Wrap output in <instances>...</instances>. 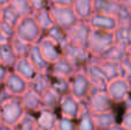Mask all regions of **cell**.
Listing matches in <instances>:
<instances>
[{
    "label": "cell",
    "mask_w": 131,
    "mask_h": 130,
    "mask_svg": "<svg viewBox=\"0 0 131 130\" xmlns=\"http://www.w3.org/2000/svg\"><path fill=\"white\" fill-rule=\"evenodd\" d=\"M114 44H115L114 32L92 29L89 37L88 50L94 59H100L102 54Z\"/></svg>",
    "instance_id": "cell-1"
},
{
    "label": "cell",
    "mask_w": 131,
    "mask_h": 130,
    "mask_svg": "<svg viewBox=\"0 0 131 130\" xmlns=\"http://www.w3.org/2000/svg\"><path fill=\"white\" fill-rule=\"evenodd\" d=\"M44 36V32L39 28L34 14L20 18L15 25V37L29 43L30 45L37 44Z\"/></svg>",
    "instance_id": "cell-2"
},
{
    "label": "cell",
    "mask_w": 131,
    "mask_h": 130,
    "mask_svg": "<svg viewBox=\"0 0 131 130\" xmlns=\"http://www.w3.org/2000/svg\"><path fill=\"white\" fill-rule=\"evenodd\" d=\"M25 114L27 112L17 97H10L0 104V122L10 128H14Z\"/></svg>",
    "instance_id": "cell-3"
},
{
    "label": "cell",
    "mask_w": 131,
    "mask_h": 130,
    "mask_svg": "<svg viewBox=\"0 0 131 130\" xmlns=\"http://www.w3.org/2000/svg\"><path fill=\"white\" fill-rule=\"evenodd\" d=\"M83 104L93 114L111 112L114 111V106H115L106 90H92L89 98Z\"/></svg>",
    "instance_id": "cell-4"
},
{
    "label": "cell",
    "mask_w": 131,
    "mask_h": 130,
    "mask_svg": "<svg viewBox=\"0 0 131 130\" xmlns=\"http://www.w3.org/2000/svg\"><path fill=\"white\" fill-rule=\"evenodd\" d=\"M93 86L84 70H77L70 77V94L84 103L91 94Z\"/></svg>",
    "instance_id": "cell-5"
},
{
    "label": "cell",
    "mask_w": 131,
    "mask_h": 130,
    "mask_svg": "<svg viewBox=\"0 0 131 130\" xmlns=\"http://www.w3.org/2000/svg\"><path fill=\"white\" fill-rule=\"evenodd\" d=\"M63 55L71 62L76 70H83L93 60V57L86 47L68 44L63 47Z\"/></svg>",
    "instance_id": "cell-6"
},
{
    "label": "cell",
    "mask_w": 131,
    "mask_h": 130,
    "mask_svg": "<svg viewBox=\"0 0 131 130\" xmlns=\"http://www.w3.org/2000/svg\"><path fill=\"white\" fill-rule=\"evenodd\" d=\"M106 91L114 101L115 105H122L125 99L131 94L130 81L124 77H117L115 80L109 81Z\"/></svg>",
    "instance_id": "cell-7"
},
{
    "label": "cell",
    "mask_w": 131,
    "mask_h": 130,
    "mask_svg": "<svg viewBox=\"0 0 131 130\" xmlns=\"http://www.w3.org/2000/svg\"><path fill=\"white\" fill-rule=\"evenodd\" d=\"M50 12L53 21H54V24L64 30L70 29L72 25H75L79 21L72 7L51 6Z\"/></svg>",
    "instance_id": "cell-8"
},
{
    "label": "cell",
    "mask_w": 131,
    "mask_h": 130,
    "mask_svg": "<svg viewBox=\"0 0 131 130\" xmlns=\"http://www.w3.org/2000/svg\"><path fill=\"white\" fill-rule=\"evenodd\" d=\"M92 28L90 27L89 22L86 21H78L75 25L67 30L68 43L76 46L88 48L89 37H90Z\"/></svg>",
    "instance_id": "cell-9"
},
{
    "label": "cell",
    "mask_w": 131,
    "mask_h": 130,
    "mask_svg": "<svg viewBox=\"0 0 131 130\" xmlns=\"http://www.w3.org/2000/svg\"><path fill=\"white\" fill-rule=\"evenodd\" d=\"M40 51L41 55L45 58V60L50 64L59 60L60 58L63 55V48L59 45L55 40H53L51 37L44 35L40 38V40L37 43Z\"/></svg>",
    "instance_id": "cell-10"
},
{
    "label": "cell",
    "mask_w": 131,
    "mask_h": 130,
    "mask_svg": "<svg viewBox=\"0 0 131 130\" xmlns=\"http://www.w3.org/2000/svg\"><path fill=\"white\" fill-rule=\"evenodd\" d=\"M82 110H83V103L79 101L77 98H75L72 94H66V96L61 97L59 105V113L60 116L69 117L72 120H77L81 114Z\"/></svg>",
    "instance_id": "cell-11"
},
{
    "label": "cell",
    "mask_w": 131,
    "mask_h": 130,
    "mask_svg": "<svg viewBox=\"0 0 131 130\" xmlns=\"http://www.w3.org/2000/svg\"><path fill=\"white\" fill-rule=\"evenodd\" d=\"M4 88L12 97L20 98L30 89V83L12 70L7 76L6 81H5Z\"/></svg>",
    "instance_id": "cell-12"
},
{
    "label": "cell",
    "mask_w": 131,
    "mask_h": 130,
    "mask_svg": "<svg viewBox=\"0 0 131 130\" xmlns=\"http://www.w3.org/2000/svg\"><path fill=\"white\" fill-rule=\"evenodd\" d=\"M83 70L88 75L89 80H90L91 84L93 86V90H106L107 89V85H108L109 81L107 78V76L105 75V73L102 71V69L100 68L99 64L95 61L92 60V62L90 64H88Z\"/></svg>",
    "instance_id": "cell-13"
},
{
    "label": "cell",
    "mask_w": 131,
    "mask_h": 130,
    "mask_svg": "<svg viewBox=\"0 0 131 130\" xmlns=\"http://www.w3.org/2000/svg\"><path fill=\"white\" fill-rule=\"evenodd\" d=\"M89 24L92 29L105 30V31L114 32L118 28L120 23L115 16L105 15V14H97L94 13L92 17L89 20Z\"/></svg>",
    "instance_id": "cell-14"
},
{
    "label": "cell",
    "mask_w": 131,
    "mask_h": 130,
    "mask_svg": "<svg viewBox=\"0 0 131 130\" xmlns=\"http://www.w3.org/2000/svg\"><path fill=\"white\" fill-rule=\"evenodd\" d=\"M21 104L27 113L36 115L39 111L43 108V101H41V96L34 91L32 89H29L23 96L20 97Z\"/></svg>",
    "instance_id": "cell-15"
},
{
    "label": "cell",
    "mask_w": 131,
    "mask_h": 130,
    "mask_svg": "<svg viewBox=\"0 0 131 130\" xmlns=\"http://www.w3.org/2000/svg\"><path fill=\"white\" fill-rule=\"evenodd\" d=\"M35 116H36L39 130H55L58 119H59L58 112L47 110V108H41Z\"/></svg>",
    "instance_id": "cell-16"
},
{
    "label": "cell",
    "mask_w": 131,
    "mask_h": 130,
    "mask_svg": "<svg viewBox=\"0 0 131 130\" xmlns=\"http://www.w3.org/2000/svg\"><path fill=\"white\" fill-rule=\"evenodd\" d=\"M12 70L14 73H16L17 75H20L21 77H23L24 80H27L28 82H31L35 77L37 76L38 71L35 68V66L32 64L31 60L28 57L25 58H18L17 61H16L15 66L13 67Z\"/></svg>",
    "instance_id": "cell-17"
},
{
    "label": "cell",
    "mask_w": 131,
    "mask_h": 130,
    "mask_svg": "<svg viewBox=\"0 0 131 130\" xmlns=\"http://www.w3.org/2000/svg\"><path fill=\"white\" fill-rule=\"evenodd\" d=\"M122 8V2L120 0H94L93 9L97 14L117 16Z\"/></svg>",
    "instance_id": "cell-18"
},
{
    "label": "cell",
    "mask_w": 131,
    "mask_h": 130,
    "mask_svg": "<svg viewBox=\"0 0 131 130\" xmlns=\"http://www.w3.org/2000/svg\"><path fill=\"white\" fill-rule=\"evenodd\" d=\"M76 71L77 70L75 69V67L72 66L71 62L64 55H62L59 60L53 62L51 64V69H50L51 75L62 76V77H67V78H70Z\"/></svg>",
    "instance_id": "cell-19"
},
{
    "label": "cell",
    "mask_w": 131,
    "mask_h": 130,
    "mask_svg": "<svg viewBox=\"0 0 131 130\" xmlns=\"http://www.w3.org/2000/svg\"><path fill=\"white\" fill-rule=\"evenodd\" d=\"M93 1L94 0H74L72 8H74L79 21L89 22V20L92 17V15L94 14Z\"/></svg>",
    "instance_id": "cell-20"
},
{
    "label": "cell",
    "mask_w": 131,
    "mask_h": 130,
    "mask_svg": "<svg viewBox=\"0 0 131 130\" xmlns=\"http://www.w3.org/2000/svg\"><path fill=\"white\" fill-rule=\"evenodd\" d=\"M93 61H95L99 64V67L102 69L105 75L107 76L108 81L115 80V78H117V77H122L121 63L108 61V60H104V59H94V58H93Z\"/></svg>",
    "instance_id": "cell-21"
},
{
    "label": "cell",
    "mask_w": 131,
    "mask_h": 130,
    "mask_svg": "<svg viewBox=\"0 0 131 130\" xmlns=\"http://www.w3.org/2000/svg\"><path fill=\"white\" fill-rule=\"evenodd\" d=\"M28 58L31 60L32 64L35 66V68L37 69L38 73H50L51 64L48 63L45 60V58L41 55L37 44L31 46V50H30V53H29V55H28Z\"/></svg>",
    "instance_id": "cell-22"
},
{
    "label": "cell",
    "mask_w": 131,
    "mask_h": 130,
    "mask_svg": "<svg viewBox=\"0 0 131 130\" xmlns=\"http://www.w3.org/2000/svg\"><path fill=\"white\" fill-rule=\"evenodd\" d=\"M93 119H94L97 130H108L114 124L118 123L115 111L100 113V114H93Z\"/></svg>",
    "instance_id": "cell-23"
},
{
    "label": "cell",
    "mask_w": 131,
    "mask_h": 130,
    "mask_svg": "<svg viewBox=\"0 0 131 130\" xmlns=\"http://www.w3.org/2000/svg\"><path fill=\"white\" fill-rule=\"evenodd\" d=\"M52 85V77H51L50 73H38L37 76L30 82V89L36 91L37 93L41 94L46 91V90L51 89Z\"/></svg>",
    "instance_id": "cell-24"
},
{
    "label": "cell",
    "mask_w": 131,
    "mask_h": 130,
    "mask_svg": "<svg viewBox=\"0 0 131 130\" xmlns=\"http://www.w3.org/2000/svg\"><path fill=\"white\" fill-rule=\"evenodd\" d=\"M125 58H127V47L115 43L113 46H111V47L102 54V57L100 58V59L121 63Z\"/></svg>",
    "instance_id": "cell-25"
},
{
    "label": "cell",
    "mask_w": 131,
    "mask_h": 130,
    "mask_svg": "<svg viewBox=\"0 0 131 130\" xmlns=\"http://www.w3.org/2000/svg\"><path fill=\"white\" fill-rule=\"evenodd\" d=\"M77 122V130H97L93 119V113L89 111V108L83 104V110L79 114Z\"/></svg>",
    "instance_id": "cell-26"
},
{
    "label": "cell",
    "mask_w": 131,
    "mask_h": 130,
    "mask_svg": "<svg viewBox=\"0 0 131 130\" xmlns=\"http://www.w3.org/2000/svg\"><path fill=\"white\" fill-rule=\"evenodd\" d=\"M60 100H61V96H60L57 91H54L52 88L46 90V91L41 94L43 108H47V110L58 112L59 105H60Z\"/></svg>",
    "instance_id": "cell-27"
},
{
    "label": "cell",
    "mask_w": 131,
    "mask_h": 130,
    "mask_svg": "<svg viewBox=\"0 0 131 130\" xmlns=\"http://www.w3.org/2000/svg\"><path fill=\"white\" fill-rule=\"evenodd\" d=\"M34 16L36 18L37 23H38L39 28L41 29V31L44 32V35L51 30L53 27H54V21L52 18V15H51V12L50 8L47 9H43V10H38V12H35Z\"/></svg>",
    "instance_id": "cell-28"
},
{
    "label": "cell",
    "mask_w": 131,
    "mask_h": 130,
    "mask_svg": "<svg viewBox=\"0 0 131 130\" xmlns=\"http://www.w3.org/2000/svg\"><path fill=\"white\" fill-rule=\"evenodd\" d=\"M18 58L15 55L10 44L0 45V63L12 70Z\"/></svg>",
    "instance_id": "cell-29"
},
{
    "label": "cell",
    "mask_w": 131,
    "mask_h": 130,
    "mask_svg": "<svg viewBox=\"0 0 131 130\" xmlns=\"http://www.w3.org/2000/svg\"><path fill=\"white\" fill-rule=\"evenodd\" d=\"M115 43L128 47L131 44V24H120L114 31Z\"/></svg>",
    "instance_id": "cell-30"
},
{
    "label": "cell",
    "mask_w": 131,
    "mask_h": 130,
    "mask_svg": "<svg viewBox=\"0 0 131 130\" xmlns=\"http://www.w3.org/2000/svg\"><path fill=\"white\" fill-rule=\"evenodd\" d=\"M52 77V88L54 91H57L61 97L70 93V78L62 77V76L51 75Z\"/></svg>",
    "instance_id": "cell-31"
},
{
    "label": "cell",
    "mask_w": 131,
    "mask_h": 130,
    "mask_svg": "<svg viewBox=\"0 0 131 130\" xmlns=\"http://www.w3.org/2000/svg\"><path fill=\"white\" fill-rule=\"evenodd\" d=\"M10 46L13 48L14 53L17 58H25L29 55L30 50H31V46L29 43L22 40V39L17 38V37H14L13 39L10 40Z\"/></svg>",
    "instance_id": "cell-32"
},
{
    "label": "cell",
    "mask_w": 131,
    "mask_h": 130,
    "mask_svg": "<svg viewBox=\"0 0 131 130\" xmlns=\"http://www.w3.org/2000/svg\"><path fill=\"white\" fill-rule=\"evenodd\" d=\"M9 6L17 13V15L21 18L24 17V16L32 15L35 13L29 0H12Z\"/></svg>",
    "instance_id": "cell-33"
},
{
    "label": "cell",
    "mask_w": 131,
    "mask_h": 130,
    "mask_svg": "<svg viewBox=\"0 0 131 130\" xmlns=\"http://www.w3.org/2000/svg\"><path fill=\"white\" fill-rule=\"evenodd\" d=\"M45 35L48 37H51L53 40L57 41L62 48L69 44L68 43V37H67V30L62 29V28L58 27V25H54V27H53L51 30H48Z\"/></svg>",
    "instance_id": "cell-34"
},
{
    "label": "cell",
    "mask_w": 131,
    "mask_h": 130,
    "mask_svg": "<svg viewBox=\"0 0 131 130\" xmlns=\"http://www.w3.org/2000/svg\"><path fill=\"white\" fill-rule=\"evenodd\" d=\"M13 129L14 130H39L36 116L34 114H30V113H27Z\"/></svg>",
    "instance_id": "cell-35"
},
{
    "label": "cell",
    "mask_w": 131,
    "mask_h": 130,
    "mask_svg": "<svg viewBox=\"0 0 131 130\" xmlns=\"http://www.w3.org/2000/svg\"><path fill=\"white\" fill-rule=\"evenodd\" d=\"M20 18L21 17L17 15V13H16L9 5L2 8L1 21H5V22H7V23H9V24H12V25L15 27V25L17 24V22L20 21Z\"/></svg>",
    "instance_id": "cell-36"
},
{
    "label": "cell",
    "mask_w": 131,
    "mask_h": 130,
    "mask_svg": "<svg viewBox=\"0 0 131 130\" xmlns=\"http://www.w3.org/2000/svg\"><path fill=\"white\" fill-rule=\"evenodd\" d=\"M55 130H77V122L76 120L69 119V117L60 116L58 119Z\"/></svg>",
    "instance_id": "cell-37"
},
{
    "label": "cell",
    "mask_w": 131,
    "mask_h": 130,
    "mask_svg": "<svg viewBox=\"0 0 131 130\" xmlns=\"http://www.w3.org/2000/svg\"><path fill=\"white\" fill-rule=\"evenodd\" d=\"M34 12L43 10L51 7V0H29Z\"/></svg>",
    "instance_id": "cell-38"
},
{
    "label": "cell",
    "mask_w": 131,
    "mask_h": 130,
    "mask_svg": "<svg viewBox=\"0 0 131 130\" xmlns=\"http://www.w3.org/2000/svg\"><path fill=\"white\" fill-rule=\"evenodd\" d=\"M121 121L118 123H121V126L123 127L125 130H131V108L130 110H125L123 112L122 116H121Z\"/></svg>",
    "instance_id": "cell-39"
},
{
    "label": "cell",
    "mask_w": 131,
    "mask_h": 130,
    "mask_svg": "<svg viewBox=\"0 0 131 130\" xmlns=\"http://www.w3.org/2000/svg\"><path fill=\"white\" fill-rule=\"evenodd\" d=\"M0 29L7 35L10 39H13L15 37V27L9 23L5 22V21H0Z\"/></svg>",
    "instance_id": "cell-40"
},
{
    "label": "cell",
    "mask_w": 131,
    "mask_h": 130,
    "mask_svg": "<svg viewBox=\"0 0 131 130\" xmlns=\"http://www.w3.org/2000/svg\"><path fill=\"white\" fill-rule=\"evenodd\" d=\"M121 68H122V77L131 81V62L127 58L121 62Z\"/></svg>",
    "instance_id": "cell-41"
},
{
    "label": "cell",
    "mask_w": 131,
    "mask_h": 130,
    "mask_svg": "<svg viewBox=\"0 0 131 130\" xmlns=\"http://www.w3.org/2000/svg\"><path fill=\"white\" fill-rule=\"evenodd\" d=\"M74 0H51V6L60 7H72Z\"/></svg>",
    "instance_id": "cell-42"
},
{
    "label": "cell",
    "mask_w": 131,
    "mask_h": 130,
    "mask_svg": "<svg viewBox=\"0 0 131 130\" xmlns=\"http://www.w3.org/2000/svg\"><path fill=\"white\" fill-rule=\"evenodd\" d=\"M10 69L7 68V67L2 66L1 63H0V85H4L5 81H6L7 76H8V74L10 73Z\"/></svg>",
    "instance_id": "cell-43"
},
{
    "label": "cell",
    "mask_w": 131,
    "mask_h": 130,
    "mask_svg": "<svg viewBox=\"0 0 131 130\" xmlns=\"http://www.w3.org/2000/svg\"><path fill=\"white\" fill-rule=\"evenodd\" d=\"M12 39L9 38L8 36H7L6 34H5L4 31H2L1 29H0V45H5V44H9L10 43Z\"/></svg>",
    "instance_id": "cell-44"
},
{
    "label": "cell",
    "mask_w": 131,
    "mask_h": 130,
    "mask_svg": "<svg viewBox=\"0 0 131 130\" xmlns=\"http://www.w3.org/2000/svg\"><path fill=\"white\" fill-rule=\"evenodd\" d=\"M108 130H125V129L121 126V123H116V124H114L112 128H109Z\"/></svg>",
    "instance_id": "cell-45"
},
{
    "label": "cell",
    "mask_w": 131,
    "mask_h": 130,
    "mask_svg": "<svg viewBox=\"0 0 131 130\" xmlns=\"http://www.w3.org/2000/svg\"><path fill=\"white\" fill-rule=\"evenodd\" d=\"M10 1H12V0H0V7H1V8H4V7L8 6V5L10 4Z\"/></svg>",
    "instance_id": "cell-46"
},
{
    "label": "cell",
    "mask_w": 131,
    "mask_h": 130,
    "mask_svg": "<svg viewBox=\"0 0 131 130\" xmlns=\"http://www.w3.org/2000/svg\"><path fill=\"white\" fill-rule=\"evenodd\" d=\"M127 59L131 62V44L127 47Z\"/></svg>",
    "instance_id": "cell-47"
},
{
    "label": "cell",
    "mask_w": 131,
    "mask_h": 130,
    "mask_svg": "<svg viewBox=\"0 0 131 130\" xmlns=\"http://www.w3.org/2000/svg\"><path fill=\"white\" fill-rule=\"evenodd\" d=\"M0 130H13V128H10V127H8V126H6V124L0 122Z\"/></svg>",
    "instance_id": "cell-48"
},
{
    "label": "cell",
    "mask_w": 131,
    "mask_h": 130,
    "mask_svg": "<svg viewBox=\"0 0 131 130\" xmlns=\"http://www.w3.org/2000/svg\"><path fill=\"white\" fill-rule=\"evenodd\" d=\"M1 16H2V8L0 7V21H1Z\"/></svg>",
    "instance_id": "cell-49"
},
{
    "label": "cell",
    "mask_w": 131,
    "mask_h": 130,
    "mask_svg": "<svg viewBox=\"0 0 131 130\" xmlns=\"http://www.w3.org/2000/svg\"><path fill=\"white\" fill-rule=\"evenodd\" d=\"M130 84H131V81H130Z\"/></svg>",
    "instance_id": "cell-50"
},
{
    "label": "cell",
    "mask_w": 131,
    "mask_h": 130,
    "mask_svg": "<svg viewBox=\"0 0 131 130\" xmlns=\"http://www.w3.org/2000/svg\"><path fill=\"white\" fill-rule=\"evenodd\" d=\"M120 1H121V0H120Z\"/></svg>",
    "instance_id": "cell-51"
},
{
    "label": "cell",
    "mask_w": 131,
    "mask_h": 130,
    "mask_svg": "<svg viewBox=\"0 0 131 130\" xmlns=\"http://www.w3.org/2000/svg\"><path fill=\"white\" fill-rule=\"evenodd\" d=\"M13 130H14V129H13Z\"/></svg>",
    "instance_id": "cell-52"
}]
</instances>
